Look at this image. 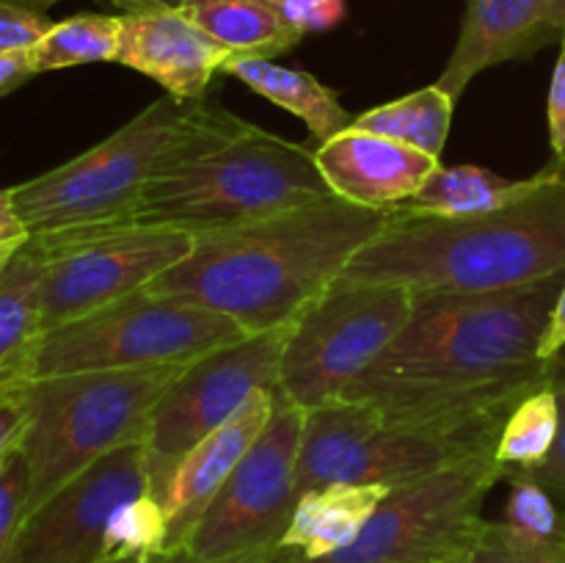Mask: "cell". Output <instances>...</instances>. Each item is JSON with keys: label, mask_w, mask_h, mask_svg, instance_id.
<instances>
[{"label": "cell", "mask_w": 565, "mask_h": 563, "mask_svg": "<svg viewBox=\"0 0 565 563\" xmlns=\"http://www.w3.org/2000/svg\"><path fill=\"white\" fill-rule=\"evenodd\" d=\"M565 274L494 293H419L401 334L342 392L390 423L502 436L513 408L546 386L541 357Z\"/></svg>", "instance_id": "6da1fadb"}, {"label": "cell", "mask_w": 565, "mask_h": 563, "mask_svg": "<svg viewBox=\"0 0 565 563\" xmlns=\"http://www.w3.org/2000/svg\"><path fill=\"white\" fill-rule=\"evenodd\" d=\"M390 219L392 208L320 199L199 235L193 252L143 290L226 315L246 334L290 329Z\"/></svg>", "instance_id": "7a4b0ae2"}, {"label": "cell", "mask_w": 565, "mask_h": 563, "mask_svg": "<svg viewBox=\"0 0 565 563\" xmlns=\"http://www.w3.org/2000/svg\"><path fill=\"white\" fill-rule=\"evenodd\" d=\"M565 274V171L535 191L475 215L392 219L337 282H384L419 293H494Z\"/></svg>", "instance_id": "3957f363"}, {"label": "cell", "mask_w": 565, "mask_h": 563, "mask_svg": "<svg viewBox=\"0 0 565 563\" xmlns=\"http://www.w3.org/2000/svg\"><path fill=\"white\" fill-rule=\"evenodd\" d=\"M334 196L315 149L265 132L204 97L202 114L152 177L125 224L207 232Z\"/></svg>", "instance_id": "277c9868"}, {"label": "cell", "mask_w": 565, "mask_h": 563, "mask_svg": "<svg viewBox=\"0 0 565 563\" xmlns=\"http://www.w3.org/2000/svg\"><path fill=\"white\" fill-rule=\"evenodd\" d=\"M182 368L83 370L14 381L28 408L17 445L31 478L25 517L99 458L141 439L149 412Z\"/></svg>", "instance_id": "5b68a950"}, {"label": "cell", "mask_w": 565, "mask_h": 563, "mask_svg": "<svg viewBox=\"0 0 565 563\" xmlns=\"http://www.w3.org/2000/svg\"><path fill=\"white\" fill-rule=\"evenodd\" d=\"M202 105L204 97L166 94L105 141L11 188L28 237L125 224L152 177L193 130Z\"/></svg>", "instance_id": "8992f818"}, {"label": "cell", "mask_w": 565, "mask_h": 563, "mask_svg": "<svg viewBox=\"0 0 565 563\" xmlns=\"http://www.w3.org/2000/svg\"><path fill=\"white\" fill-rule=\"evenodd\" d=\"M246 337L252 334L226 315L182 298L138 290L39 334L22 379L188 364Z\"/></svg>", "instance_id": "52a82bcc"}, {"label": "cell", "mask_w": 565, "mask_h": 563, "mask_svg": "<svg viewBox=\"0 0 565 563\" xmlns=\"http://www.w3.org/2000/svg\"><path fill=\"white\" fill-rule=\"evenodd\" d=\"M500 436L390 423L364 403L309 408L298 456V497L320 486H401L458 461L497 456Z\"/></svg>", "instance_id": "ba28073f"}, {"label": "cell", "mask_w": 565, "mask_h": 563, "mask_svg": "<svg viewBox=\"0 0 565 563\" xmlns=\"http://www.w3.org/2000/svg\"><path fill=\"white\" fill-rule=\"evenodd\" d=\"M505 480L497 456L458 461L425 478L392 486L353 544L303 561L279 546L285 563H467L483 541V502Z\"/></svg>", "instance_id": "9c48e42d"}, {"label": "cell", "mask_w": 565, "mask_h": 563, "mask_svg": "<svg viewBox=\"0 0 565 563\" xmlns=\"http://www.w3.org/2000/svg\"><path fill=\"white\" fill-rule=\"evenodd\" d=\"M414 293L384 282H334L287 334L279 392L298 408L326 406L401 334Z\"/></svg>", "instance_id": "30bf717a"}, {"label": "cell", "mask_w": 565, "mask_h": 563, "mask_svg": "<svg viewBox=\"0 0 565 563\" xmlns=\"http://www.w3.org/2000/svg\"><path fill=\"white\" fill-rule=\"evenodd\" d=\"M42 259V334L143 290L193 252L171 226L110 224L31 235Z\"/></svg>", "instance_id": "8fae6325"}, {"label": "cell", "mask_w": 565, "mask_h": 563, "mask_svg": "<svg viewBox=\"0 0 565 563\" xmlns=\"http://www.w3.org/2000/svg\"><path fill=\"white\" fill-rule=\"evenodd\" d=\"M290 329L230 342L180 370L152 406L141 434L152 500H163L182 458L230 423L254 392L279 386V362Z\"/></svg>", "instance_id": "7c38bea8"}, {"label": "cell", "mask_w": 565, "mask_h": 563, "mask_svg": "<svg viewBox=\"0 0 565 563\" xmlns=\"http://www.w3.org/2000/svg\"><path fill=\"white\" fill-rule=\"evenodd\" d=\"M307 412L279 390L268 425L215 495L182 550L207 561L257 555L281 544L298 506V456Z\"/></svg>", "instance_id": "4fadbf2b"}, {"label": "cell", "mask_w": 565, "mask_h": 563, "mask_svg": "<svg viewBox=\"0 0 565 563\" xmlns=\"http://www.w3.org/2000/svg\"><path fill=\"white\" fill-rule=\"evenodd\" d=\"M149 495L143 442L132 439L28 513L0 563H103L116 508Z\"/></svg>", "instance_id": "5bb4252c"}, {"label": "cell", "mask_w": 565, "mask_h": 563, "mask_svg": "<svg viewBox=\"0 0 565 563\" xmlns=\"http://www.w3.org/2000/svg\"><path fill=\"white\" fill-rule=\"evenodd\" d=\"M563 39L565 0H467L456 50L436 86L458 99L489 66L533 59Z\"/></svg>", "instance_id": "9a60e30c"}, {"label": "cell", "mask_w": 565, "mask_h": 563, "mask_svg": "<svg viewBox=\"0 0 565 563\" xmlns=\"http://www.w3.org/2000/svg\"><path fill=\"white\" fill-rule=\"evenodd\" d=\"M119 53L116 64L152 77L180 99H202L215 72L230 53L188 20L177 3L119 14Z\"/></svg>", "instance_id": "2e32d148"}, {"label": "cell", "mask_w": 565, "mask_h": 563, "mask_svg": "<svg viewBox=\"0 0 565 563\" xmlns=\"http://www.w3.org/2000/svg\"><path fill=\"white\" fill-rule=\"evenodd\" d=\"M312 149L334 196L379 210L408 202L441 166L439 158L423 149L353 125Z\"/></svg>", "instance_id": "e0dca14e"}, {"label": "cell", "mask_w": 565, "mask_h": 563, "mask_svg": "<svg viewBox=\"0 0 565 563\" xmlns=\"http://www.w3.org/2000/svg\"><path fill=\"white\" fill-rule=\"evenodd\" d=\"M279 390V386H276ZM276 390H257L246 401V406L235 414L215 434L199 442L182 464L177 467L169 489H166L160 508L166 517V552H177L185 546L188 535L204 517L210 502L215 500L230 475L246 456L248 447L257 442L274 412Z\"/></svg>", "instance_id": "ac0fdd59"}, {"label": "cell", "mask_w": 565, "mask_h": 563, "mask_svg": "<svg viewBox=\"0 0 565 563\" xmlns=\"http://www.w3.org/2000/svg\"><path fill=\"white\" fill-rule=\"evenodd\" d=\"M386 486L334 484L298 497L296 513L279 546L303 561L334 555L359 539L367 519L386 497Z\"/></svg>", "instance_id": "d6986e66"}, {"label": "cell", "mask_w": 565, "mask_h": 563, "mask_svg": "<svg viewBox=\"0 0 565 563\" xmlns=\"http://www.w3.org/2000/svg\"><path fill=\"white\" fill-rule=\"evenodd\" d=\"M177 6L230 55L276 59L303 39L274 0H180Z\"/></svg>", "instance_id": "ffe728a7"}, {"label": "cell", "mask_w": 565, "mask_h": 563, "mask_svg": "<svg viewBox=\"0 0 565 563\" xmlns=\"http://www.w3.org/2000/svg\"><path fill=\"white\" fill-rule=\"evenodd\" d=\"M221 72L237 77L252 92H257L259 97L298 116L309 127L315 144L329 141L337 132L348 130L356 119V116L342 108L337 92L323 86L309 72L287 70V66L274 64L270 59H243V55H230Z\"/></svg>", "instance_id": "44dd1931"}, {"label": "cell", "mask_w": 565, "mask_h": 563, "mask_svg": "<svg viewBox=\"0 0 565 563\" xmlns=\"http://www.w3.org/2000/svg\"><path fill=\"white\" fill-rule=\"evenodd\" d=\"M42 334V259L28 237L0 270V386L22 379Z\"/></svg>", "instance_id": "7402d4cb"}, {"label": "cell", "mask_w": 565, "mask_h": 563, "mask_svg": "<svg viewBox=\"0 0 565 563\" xmlns=\"http://www.w3.org/2000/svg\"><path fill=\"white\" fill-rule=\"evenodd\" d=\"M546 171L530 180H508L483 166H439L408 202L395 204L401 213L475 215L505 208L544 182Z\"/></svg>", "instance_id": "603a6c76"}, {"label": "cell", "mask_w": 565, "mask_h": 563, "mask_svg": "<svg viewBox=\"0 0 565 563\" xmlns=\"http://www.w3.org/2000/svg\"><path fill=\"white\" fill-rule=\"evenodd\" d=\"M452 110H456V99L434 83V86H425L373 110H364L362 116L353 119V127L392 138L406 147L423 149L441 160V149L450 136Z\"/></svg>", "instance_id": "cb8c5ba5"}, {"label": "cell", "mask_w": 565, "mask_h": 563, "mask_svg": "<svg viewBox=\"0 0 565 563\" xmlns=\"http://www.w3.org/2000/svg\"><path fill=\"white\" fill-rule=\"evenodd\" d=\"M561 431V403L552 381L524 397L502 428L497 464L511 472H535L544 467Z\"/></svg>", "instance_id": "d4e9b609"}, {"label": "cell", "mask_w": 565, "mask_h": 563, "mask_svg": "<svg viewBox=\"0 0 565 563\" xmlns=\"http://www.w3.org/2000/svg\"><path fill=\"white\" fill-rule=\"evenodd\" d=\"M121 20L114 14H75L53 22L47 33L31 47L33 70L53 72L66 66L116 61Z\"/></svg>", "instance_id": "484cf974"}, {"label": "cell", "mask_w": 565, "mask_h": 563, "mask_svg": "<svg viewBox=\"0 0 565 563\" xmlns=\"http://www.w3.org/2000/svg\"><path fill=\"white\" fill-rule=\"evenodd\" d=\"M505 528L530 541H565V508L530 472L508 475Z\"/></svg>", "instance_id": "4316f807"}, {"label": "cell", "mask_w": 565, "mask_h": 563, "mask_svg": "<svg viewBox=\"0 0 565 563\" xmlns=\"http://www.w3.org/2000/svg\"><path fill=\"white\" fill-rule=\"evenodd\" d=\"M467 563H565V541H530L502 522H489Z\"/></svg>", "instance_id": "83f0119b"}, {"label": "cell", "mask_w": 565, "mask_h": 563, "mask_svg": "<svg viewBox=\"0 0 565 563\" xmlns=\"http://www.w3.org/2000/svg\"><path fill=\"white\" fill-rule=\"evenodd\" d=\"M55 0H0V53L31 50L53 28L47 6Z\"/></svg>", "instance_id": "f1b7e54d"}, {"label": "cell", "mask_w": 565, "mask_h": 563, "mask_svg": "<svg viewBox=\"0 0 565 563\" xmlns=\"http://www.w3.org/2000/svg\"><path fill=\"white\" fill-rule=\"evenodd\" d=\"M28 464L20 447L0 458V557L9 550L17 528L25 519L28 506Z\"/></svg>", "instance_id": "f546056e"}, {"label": "cell", "mask_w": 565, "mask_h": 563, "mask_svg": "<svg viewBox=\"0 0 565 563\" xmlns=\"http://www.w3.org/2000/svg\"><path fill=\"white\" fill-rule=\"evenodd\" d=\"M552 386L557 392V403H561V431H557V442L552 447L550 458L544 467H539L533 475L541 486L552 491L557 502L565 508V357L555 359V373H552Z\"/></svg>", "instance_id": "4dcf8cb0"}, {"label": "cell", "mask_w": 565, "mask_h": 563, "mask_svg": "<svg viewBox=\"0 0 565 563\" xmlns=\"http://www.w3.org/2000/svg\"><path fill=\"white\" fill-rule=\"evenodd\" d=\"M274 3L303 33L329 31L345 17V0H274Z\"/></svg>", "instance_id": "1f68e13d"}, {"label": "cell", "mask_w": 565, "mask_h": 563, "mask_svg": "<svg viewBox=\"0 0 565 563\" xmlns=\"http://www.w3.org/2000/svg\"><path fill=\"white\" fill-rule=\"evenodd\" d=\"M546 119H550V138L555 149V166H565V39L561 42L555 72L550 83V99H546Z\"/></svg>", "instance_id": "d6a6232c"}, {"label": "cell", "mask_w": 565, "mask_h": 563, "mask_svg": "<svg viewBox=\"0 0 565 563\" xmlns=\"http://www.w3.org/2000/svg\"><path fill=\"white\" fill-rule=\"evenodd\" d=\"M28 423V408L14 384L0 386V458L20 445Z\"/></svg>", "instance_id": "836d02e7"}, {"label": "cell", "mask_w": 565, "mask_h": 563, "mask_svg": "<svg viewBox=\"0 0 565 563\" xmlns=\"http://www.w3.org/2000/svg\"><path fill=\"white\" fill-rule=\"evenodd\" d=\"M33 75H36V70H33L31 50H6V53H0V97L20 88Z\"/></svg>", "instance_id": "e575fe53"}, {"label": "cell", "mask_w": 565, "mask_h": 563, "mask_svg": "<svg viewBox=\"0 0 565 563\" xmlns=\"http://www.w3.org/2000/svg\"><path fill=\"white\" fill-rule=\"evenodd\" d=\"M563 348H565V282H563L561 296H557L555 309H552V318H550V326H546L544 342H541V357L555 359V357H561Z\"/></svg>", "instance_id": "d590c367"}, {"label": "cell", "mask_w": 565, "mask_h": 563, "mask_svg": "<svg viewBox=\"0 0 565 563\" xmlns=\"http://www.w3.org/2000/svg\"><path fill=\"white\" fill-rule=\"evenodd\" d=\"M28 232L22 226L20 215H17L14 196H11V188L0 191V246H9V243H25Z\"/></svg>", "instance_id": "8d00e7d4"}, {"label": "cell", "mask_w": 565, "mask_h": 563, "mask_svg": "<svg viewBox=\"0 0 565 563\" xmlns=\"http://www.w3.org/2000/svg\"><path fill=\"white\" fill-rule=\"evenodd\" d=\"M152 563H285V557H281L279 546L270 552H257V555L224 557V561H207V557H196L185 550H177V552H163V555L154 557Z\"/></svg>", "instance_id": "74e56055"}, {"label": "cell", "mask_w": 565, "mask_h": 563, "mask_svg": "<svg viewBox=\"0 0 565 563\" xmlns=\"http://www.w3.org/2000/svg\"><path fill=\"white\" fill-rule=\"evenodd\" d=\"M108 3L119 6L121 14H127V11L149 9V6H160V3H180V0H108Z\"/></svg>", "instance_id": "f35d334b"}, {"label": "cell", "mask_w": 565, "mask_h": 563, "mask_svg": "<svg viewBox=\"0 0 565 563\" xmlns=\"http://www.w3.org/2000/svg\"><path fill=\"white\" fill-rule=\"evenodd\" d=\"M20 246H22V243H9V246H0V270L6 268V263H9V259L14 257V252Z\"/></svg>", "instance_id": "ab89813d"}]
</instances>
